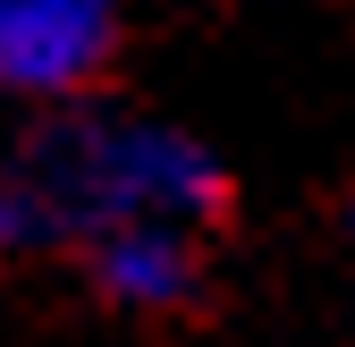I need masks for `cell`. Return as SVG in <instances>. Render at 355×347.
Returning a JSON list of instances; mask_svg holds the SVG:
<instances>
[{
  "instance_id": "cell-1",
  "label": "cell",
  "mask_w": 355,
  "mask_h": 347,
  "mask_svg": "<svg viewBox=\"0 0 355 347\" xmlns=\"http://www.w3.org/2000/svg\"><path fill=\"white\" fill-rule=\"evenodd\" d=\"M229 178L220 161L153 119H60L0 161V263L51 246H94L127 221H187L203 229Z\"/></svg>"
},
{
  "instance_id": "cell-2",
  "label": "cell",
  "mask_w": 355,
  "mask_h": 347,
  "mask_svg": "<svg viewBox=\"0 0 355 347\" xmlns=\"http://www.w3.org/2000/svg\"><path fill=\"white\" fill-rule=\"evenodd\" d=\"M119 51V0H0V94L68 102Z\"/></svg>"
},
{
  "instance_id": "cell-3",
  "label": "cell",
  "mask_w": 355,
  "mask_h": 347,
  "mask_svg": "<svg viewBox=\"0 0 355 347\" xmlns=\"http://www.w3.org/2000/svg\"><path fill=\"white\" fill-rule=\"evenodd\" d=\"M85 271H94V296L127 314H169L187 305L195 280H203V254H195V229L187 221H127L110 237L85 246Z\"/></svg>"
}]
</instances>
